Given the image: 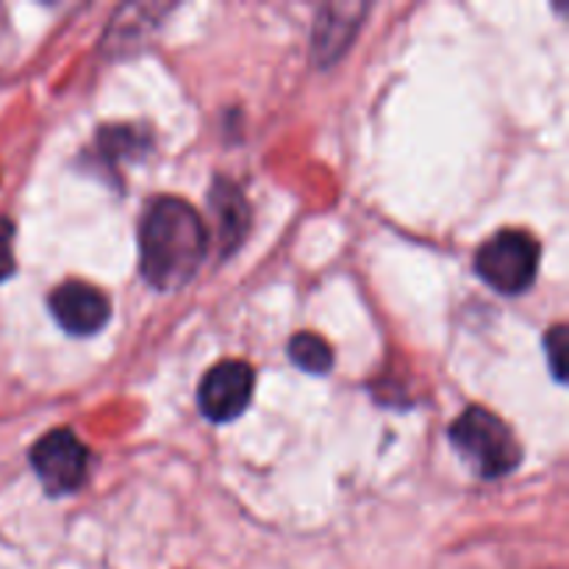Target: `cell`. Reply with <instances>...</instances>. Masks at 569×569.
I'll return each instance as SVG.
<instances>
[{"mask_svg":"<svg viewBox=\"0 0 569 569\" xmlns=\"http://www.w3.org/2000/svg\"><path fill=\"white\" fill-rule=\"evenodd\" d=\"M206 226L181 198H156L139 226V264L156 289H181L206 256Z\"/></svg>","mask_w":569,"mask_h":569,"instance_id":"6da1fadb","label":"cell"},{"mask_svg":"<svg viewBox=\"0 0 569 569\" xmlns=\"http://www.w3.org/2000/svg\"><path fill=\"white\" fill-rule=\"evenodd\" d=\"M450 442L481 478H503L520 465L522 448L515 431L492 411L472 406L450 426Z\"/></svg>","mask_w":569,"mask_h":569,"instance_id":"7a4b0ae2","label":"cell"},{"mask_svg":"<svg viewBox=\"0 0 569 569\" xmlns=\"http://www.w3.org/2000/svg\"><path fill=\"white\" fill-rule=\"evenodd\" d=\"M539 244L526 231H500L478 250L476 270L495 292L520 295L537 278Z\"/></svg>","mask_w":569,"mask_h":569,"instance_id":"3957f363","label":"cell"},{"mask_svg":"<svg viewBox=\"0 0 569 569\" xmlns=\"http://www.w3.org/2000/svg\"><path fill=\"white\" fill-rule=\"evenodd\" d=\"M87 445L67 428L50 431L33 445L31 467L50 495H70L87 478Z\"/></svg>","mask_w":569,"mask_h":569,"instance_id":"277c9868","label":"cell"},{"mask_svg":"<svg viewBox=\"0 0 569 569\" xmlns=\"http://www.w3.org/2000/svg\"><path fill=\"white\" fill-rule=\"evenodd\" d=\"M253 395V370L244 361H220L206 372L198 389L200 411L211 422H228L242 415Z\"/></svg>","mask_w":569,"mask_h":569,"instance_id":"5b68a950","label":"cell"},{"mask_svg":"<svg viewBox=\"0 0 569 569\" xmlns=\"http://www.w3.org/2000/svg\"><path fill=\"white\" fill-rule=\"evenodd\" d=\"M50 311L67 333L89 337L109 322L111 303L100 289L81 281H70L50 295Z\"/></svg>","mask_w":569,"mask_h":569,"instance_id":"8992f818","label":"cell"},{"mask_svg":"<svg viewBox=\"0 0 569 569\" xmlns=\"http://www.w3.org/2000/svg\"><path fill=\"white\" fill-rule=\"evenodd\" d=\"M365 14H367L365 3H333L320 11L315 48H317V56H320L326 64L345 53V48L350 44L353 33L359 31L361 17Z\"/></svg>","mask_w":569,"mask_h":569,"instance_id":"52a82bcc","label":"cell"},{"mask_svg":"<svg viewBox=\"0 0 569 569\" xmlns=\"http://www.w3.org/2000/svg\"><path fill=\"white\" fill-rule=\"evenodd\" d=\"M211 211L217 217V237L226 250H233L248 231V206L242 192L228 181H217L211 187Z\"/></svg>","mask_w":569,"mask_h":569,"instance_id":"ba28073f","label":"cell"},{"mask_svg":"<svg viewBox=\"0 0 569 569\" xmlns=\"http://www.w3.org/2000/svg\"><path fill=\"white\" fill-rule=\"evenodd\" d=\"M289 356H292V361L300 370L311 372V376H326L333 367L331 348H328L326 339H320L317 333H298V337L289 342Z\"/></svg>","mask_w":569,"mask_h":569,"instance_id":"9c48e42d","label":"cell"},{"mask_svg":"<svg viewBox=\"0 0 569 569\" xmlns=\"http://www.w3.org/2000/svg\"><path fill=\"white\" fill-rule=\"evenodd\" d=\"M545 348L550 356V370H553L556 381H565L567 378V350H569V337L567 328L559 326L545 337Z\"/></svg>","mask_w":569,"mask_h":569,"instance_id":"30bf717a","label":"cell"},{"mask_svg":"<svg viewBox=\"0 0 569 569\" xmlns=\"http://www.w3.org/2000/svg\"><path fill=\"white\" fill-rule=\"evenodd\" d=\"M11 237H14V226L9 220H0V281L14 272V256H11Z\"/></svg>","mask_w":569,"mask_h":569,"instance_id":"8fae6325","label":"cell"}]
</instances>
